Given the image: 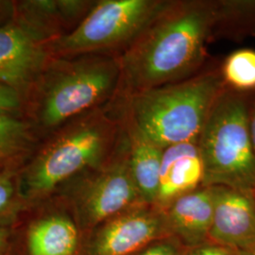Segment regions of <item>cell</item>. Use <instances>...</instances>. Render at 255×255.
<instances>
[{
  "instance_id": "d6986e66",
  "label": "cell",
  "mask_w": 255,
  "mask_h": 255,
  "mask_svg": "<svg viewBox=\"0 0 255 255\" xmlns=\"http://www.w3.org/2000/svg\"><path fill=\"white\" fill-rule=\"evenodd\" d=\"M20 172L0 176V228H17L31 210L22 193Z\"/></svg>"
},
{
  "instance_id": "30bf717a",
  "label": "cell",
  "mask_w": 255,
  "mask_h": 255,
  "mask_svg": "<svg viewBox=\"0 0 255 255\" xmlns=\"http://www.w3.org/2000/svg\"><path fill=\"white\" fill-rule=\"evenodd\" d=\"M215 187V208L209 239L236 252L255 244V201L253 193Z\"/></svg>"
},
{
  "instance_id": "ba28073f",
  "label": "cell",
  "mask_w": 255,
  "mask_h": 255,
  "mask_svg": "<svg viewBox=\"0 0 255 255\" xmlns=\"http://www.w3.org/2000/svg\"><path fill=\"white\" fill-rule=\"evenodd\" d=\"M167 232L163 210L141 203L89 233L83 255H131Z\"/></svg>"
},
{
  "instance_id": "484cf974",
  "label": "cell",
  "mask_w": 255,
  "mask_h": 255,
  "mask_svg": "<svg viewBox=\"0 0 255 255\" xmlns=\"http://www.w3.org/2000/svg\"><path fill=\"white\" fill-rule=\"evenodd\" d=\"M238 255H255V244H254L253 246L248 248L244 251H241V252H237Z\"/></svg>"
},
{
  "instance_id": "9a60e30c",
  "label": "cell",
  "mask_w": 255,
  "mask_h": 255,
  "mask_svg": "<svg viewBox=\"0 0 255 255\" xmlns=\"http://www.w3.org/2000/svg\"><path fill=\"white\" fill-rule=\"evenodd\" d=\"M121 121L127 137L129 167L137 191L143 203L155 206L164 148L125 120L121 119Z\"/></svg>"
},
{
  "instance_id": "8fae6325",
  "label": "cell",
  "mask_w": 255,
  "mask_h": 255,
  "mask_svg": "<svg viewBox=\"0 0 255 255\" xmlns=\"http://www.w3.org/2000/svg\"><path fill=\"white\" fill-rule=\"evenodd\" d=\"M96 2L94 0L15 1L12 20L48 44L78 27Z\"/></svg>"
},
{
  "instance_id": "e0dca14e",
  "label": "cell",
  "mask_w": 255,
  "mask_h": 255,
  "mask_svg": "<svg viewBox=\"0 0 255 255\" xmlns=\"http://www.w3.org/2000/svg\"><path fill=\"white\" fill-rule=\"evenodd\" d=\"M255 37V0H215L212 42Z\"/></svg>"
},
{
  "instance_id": "603a6c76",
  "label": "cell",
  "mask_w": 255,
  "mask_h": 255,
  "mask_svg": "<svg viewBox=\"0 0 255 255\" xmlns=\"http://www.w3.org/2000/svg\"><path fill=\"white\" fill-rule=\"evenodd\" d=\"M138 255H178V253L171 244L158 243L149 245Z\"/></svg>"
},
{
  "instance_id": "6da1fadb",
  "label": "cell",
  "mask_w": 255,
  "mask_h": 255,
  "mask_svg": "<svg viewBox=\"0 0 255 255\" xmlns=\"http://www.w3.org/2000/svg\"><path fill=\"white\" fill-rule=\"evenodd\" d=\"M214 10L215 0H166L119 57L120 79L113 100L182 81L202 69L210 60Z\"/></svg>"
},
{
  "instance_id": "cb8c5ba5",
  "label": "cell",
  "mask_w": 255,
  "mask_h": 255,
  "mask_svg": "<svg viewBox=\"0 0 255 255\" xmlns=\"http://www.w3.org/2000/svg\"><path fill=\"white\" fill-rule=\"evenodd\" d=\"M247 107L250 132L255 151V91L247 93Z\"/></svg>"
},
{
  "instance_id": "4316f807",
  "label": "cell",
  "mask_w": 255,
  "mask_h": 255,
  "mask_svg": "<svg viewBox=\"0 0 255 255\" xmlns=\"http://www.w3.org/2000/svg\"><path fill=\"white\" fill-rule=\"evenodd\" d=\"M253 195H254V198H255V189L254 190V192H253Z\"/></svg>"
},
{
  "instance_id": "277c9868",
  "label": "cell",
  "mask_w": 255,
  "mask_h": 255,
  "mask_svg": "<svg viewBox=\"0 0 255 255\" xmlns=\"http://www.w3.org/2000/svg\"><path fill=\"white\" fill-rule=\"evenodd\" d=\"M220 65L221 60L210 58L191 77L111 102L121 119L162 148L198 141L210 110L225 88Z\"/></svg>"
},
{
  "instance_id": "5bb4252c",
  "label": "cell",
  "mask_w": 255,
  "mask_h": 255,
  "mask_svg": "<svg viewBox=\"0 0 255 255\" xmlns=\"http://www.w3.org/2000/svg\"><path fill=\"white\" fill-rule=\"evenodd\" d=\"M215 208V187L201 186L174 200L164 209L167 232L191 246L209 238Z\"/></svg>"
},
{
  "instance_id": "44dd1931",
  "label": "cell",
  "mask_w": 255,
  "mask_h": 255,
  "mask_svg": "<svg viewBox=\"0 0 255 255\" xmlns=\"http://www.w3.org/2000/svg\"><path fill=\"white\" fill-rule=\"evenodd\" d=\"M187 255H238L237 252L218 244H201L196 246Z\"/></svg>"
},
{
  "instance_id": "9c48e42d",
  "label": "cell",
  "mask_w": 255,
  "mask_h": 255,
  "mask_svg": "<svg viewBox=\"0 0 255 255\" xmlns=\"http://www.w3.org/2000/svg\"><path fill=\"white\" fill-rule=\"evenodd\" d=\"M52 58L46 43L12 19L0 27V83L23 100Z\"/></svg>"
},
{
  "instance_id": "7402d4cb",
  "label": "cell",
  "mask_w": 255,
  "mask_h": 255,
  "mask_svg": "<svg viewBox=\"0 0 255 255\" xmlns=\"http://www.w3.org/2000/svg\"><path fill=\"white\" fill-rule=\"evenodd\" d=\"M16 228H0V255H13Z\"/></svg>"
},
{
  "instance_id": "52a82bcc",
  "label": "cell",
  "mask_w": 255,
  "mask_h": 255,
  "mask_svg": "<svg viewBox=\"0 0 255 255\" xmlns=\"http://www.w3.org/2000/svg\"><path fill=\"white\" fill-rule=\"evenodd\" d=\"M62 187V201L81 233H90L106 220L143 203L130 172L124 128L119 146L108 159Z\"/></svg>"
},
{
  "instance_id": "2e32d148",
  "label": "cell",
  "mask_w": 255,
  "mask_h": 255,
  "mask_svg": "<svg viewBox=\"0 0 255 255\" xmlns=\"http://www.w3.org/2000/svg\"><path fill=\"white\" fill-rule=\"evenodd\" d=\"M36 133L27 119L0 115V176L24 168L36 151Z\"/></svg>"
},
{
  "instance_id": "7c38bea8",
  "label": "cell",
  "mask_w": 255,
  "mask_h": 255,
  "mask_svg": "<svg viewBox=\"0 0 255 255\" xmlns=\"http://www.w3.org/2000/svg\"><path fill=\"white\" fill-rule=\"evenodd\" d=\"M81 230L63 201L28 221L23 236L24 255H78Z\"/></svg>"
},
{
  "instance_id": "8992f818",
  "label": "cell",
  "mask_w": 255,
  "mask_h": 255,
  "mask_svg": "<svg viewBox=\"0 0 255 255\" xmlns=\"http://www.w3.org/2000/svg\"><path fill=\"white\" fill-rule=\"evenodd\" d=\"M165 3L166 0H97L78 27L47 44L50 54L54 58L120 57Z\"/></svg>"
},
{
  "instance_id": "d4e9b609",
  "label": "cell",
  "mask_w": 255,
  "mask_h": 255,
  "mask_svg": "<svg viewBox=\"0 0 255 255\" xmlns=\"http://www.w3.org/2000/svg\"><path fill=\"white\" fill-rule=\"evenodd\" d=\"M15 1L0 0V27L6 25L12 19Z\"/></svg>"
},
{
  "instance_id": "5b68a950",
  "label": "cell",
  "mask_w": 255,
  "mask_h": 255,
  "mask_svg": "<svg viewBox=\"0 0 255 255\" xmlns=\"http://www.w3.org/2000/svg\"><path fill=\"white\" fill-rule=\"evenodd\" d=\"M198 145L204 169L202 186L254 192L255 151L249 127L247 93L225 86L210 110Z\"/></svg>"
},
{
  "instance_id": "7a4b0ae2",
  "label": "cell",
  "mask_w": 255,
  "mask_h": 255,
  "mask_svg": "<svg viewBox=\"0 0 255 255\" xmlns=\"http://www.w3.org/2000/svg\"><path fill=\"white\" fill-rule=\"evenodd\" d=\"M123 135L122 121L110 101L57 128L20 172L31 209L44 204L76 176L108 159Z\"/></svg>"
},
{
  "instance_id": "4fadbf2b",
  "label": "cell",
  "mask_w": 255,
  "mask_h": 255,
  "mask_svg": "<svg viewBox=\"0 0 255 255\" xmlns=\"http://www.w3.org/2000/svg\"><path fill=\"white\" fill-rule=\"evenodd\" d=\"M203 163L198 141L164 148L156 207L164 209L174 200L202 186Z\"/></svg>"
},
{
  "instance_id": "ffe728a7",
  "label": "cell",
  "mask_w": 255,
  "mask_h": 255,
  "mask_svg": "<svg viewBox=\"0 0 255 255\" xmlns=\"http://www.w3.org/2000/svg\"><path fill=\"white\" fill-rule=\"evenodd\" d=\"M23 110V97L18 92L0 83V115H15Z\"/></svg>"
},
{
  "instance_id": "3957f363",
  "label": "cell",
  "mask_w": 255,
  "mask_h": 255,
  "mask_svg": "<svg viewBox=\"0 0 255 255\" xmlns=\"http://www.w3.org/2000/svg\"><path fill=\"white\" fill-rule=\"evenodd\" d=\"M119 57L87 54L52 58L23 100L35 130L53 132L112 101L119 88Z\"/></svg>"
},
{
  "instance_id": "ac0fdd59",
  "label": "cell",
  "mask_w": 255,
  "mask_h": 255,
  "mask_svg": "<svg viewBox=\"0 0 255 255\" xmlns=\"http://www.w3.org/2000/svg\"><path fill=\"white\" fill-rule=\"evenodd\" d=\"M221 75L225 86L234 91H255V49L240 48L221 60Z\"/></svg>"
}]
</instances>
